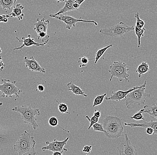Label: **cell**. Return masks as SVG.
Returning <instances> with one entry per match:
<instances>
[{
  "label": "cell",
  "instance_id": "cell-28",
  "mask_svg": "<svg viewBox=\"0 0 157 155\" xmlns=\"http://www.w3.org/2000/svg\"><path fill=\"white\" fill-rule=\"evenodd\" d=\"M89 61V60L87 57L84 55L81 56L78 58V63L79 64V67L82 68L83 67L86 66L88 65Z\"/></svg>",
  "mask_w": 157,
  "mask_h": 155
},
{
  "label": "cell",
  "instance_id": "cell-40",
  "mask_svg": "<svg viewBox=\"0 0 157 155\" xmlns=\"http://www.w3.org/2000/svg\"><path fill=\"white\" fill-rule=\"evenodd\" d=\"M52 155H63L62 153H60V152H54Z\"/></svg>",
  "mask_w": 157,
  "mask_h": 155
},
{
  "label": "cell",
  "instance_id": "cell-42",
  "mask_svg": "<svg viewBox=\"0 0 157 155\" xmlns=\"http://www.w3.org/2000/svg\"><path fill=\"white\" fill-rule=\"evenodd\" d=\"M2 49L1 48H0V54L2 53Z\"/></svg>",
  "mask_w": 157,
  "mask_h": 155
},
{
  "label": "cell",
  "instance_id": "cell-35",
  "mask_svg": "<svg viewBox=\"0 0 157 155\" xmlns=\"http://www.w3.org/2000/svg\"><path fill=\"white\" fill-rule=\"evenodd\" d=\"M92 149V145H86V146H83V149H82V152L83 153H89L91 152Z\"/></svg>",
  "mask_w": 157,
  "mask_h": 155
},
{
  "label": "cell",
  "instance_id": "cell-3",
  "mask_svg": "<svg viewBox=\"0 0 157 155\" xmlns=\"http://www.w3.org/2000/svg\"><path fill=\"white\" fill-rule=\"evenodd\" d=\"M12 110L19 113L23 122L31 126L34 130L39 127L36 118V116L40 115L39 109L33 108L31 106H21L14 107Z\"/></svg>",
  "mask_w": 157,
  "mask_h": 155
},
{
  "label": "cell",
  "instance_id": "cell-39",
  "mask_svg": "<svg viewBox=\"0 0 157 155\" xmlns=\"http://www.w3.org/2000/svg\"><path fill=\"white\" fill-rule=\"evenodd\" d=\"M146 133H147L148 135H152L154 134V131L153 129L150 128V127H148V128H146Z\"/></svg>",
  "mask_w": 157,
  "mask_h": 155
},
{
  "label": "cell",
  "instance_id": "cell-38",
  "mask_svg": "<svg viewBox=\"0 0 157 155\" xmlns=\"http://www.w3.org/2000/svg\"><path fill=\"white\" fill-rule=\"evenodd\" d=\"M45 90V86L42 84H39L38 85L37 87V90L40 91V92H43Z\"/></svg>",
  "mask_w": 157,
  "mask_h": 155
},
{
  "label": "cell",
  "instance_id": "cell-33",
  "mask_svg": "<svg viewBox=\"0 0 157 155\" xmlns=\"http://www.w3.org/2000/svg\"><path fill=\"white\" fill-rule=\"evenodd\" d=\"M84 1V0H74L73 6L75 9L77 10Z\"/></svg>",
  "mask_w": 157,
  "mask_h": 155
},
{
  "label": "cell",
  "instance_id": "cell-10",
  "mask_svg": "<svg viewBox=\"0 0 157 155\" xmlns=\"http://www.w3.org/2000/svg\"><path fill=\"white\" fill-rule=\"evenodd\" d=\"M69 139V137H67L63 141H58L56 139H55L53 141H46V146L42 147V150L43 151L48 150L52 152H60L63 153L64 152L67 151V149L64 148V146L66 145Z\"/></svg>",
  "mask_w": 157,
  "mask_h": 155
},
{
  "label": "cell",
  "instance_id": "cell-24",
  "mask_svg": "<svg viewBox=\"0 0 157 155\" xmlns=\"http://www.w3.org/2000/svg\"><path fill=\"white\" fill-rule=\"evenodd\" d=\"M56 102L59 104L58 108L59 111L62 114H70V113L69 112L68 106L66 104L64 103H59L56 100Z\"/></svg>",
  "mask_w": 157,
  "mask_h": 155
},
{
  "label": "cell",
  "instance_id": "cell-43",
  "mask_svg": "<svg viewBox=\"0 0 157 155\" xmlns=\"http://www.w3.org/2000/svg\"><path fill=\"white\" fill-rule=\"evenodd\" d=\"M89 155L87 154V155Z\"/></svg>",
  "mask_w": 157,
  "mask_h": 155
},
{
  "label": "cell",
  "instance_id": "cell-1",
  "mask_svg": "<svg viewBox=\"0 0 157 155\" xmlns=\"http://www.w3.org/2000/svg\"><path fill=\"white\" fill-rule=\"evenodd\" d=\"M36 142L34 136L25 130L13 146V150L18 155H35Z\"/></svg>",
  "mask_w": 157,
  "mask_h": 155
},
{
  "label": "cell",
  "instance_id": "cell-6",
  "mask_svg": "<svg viewBox=\"0 0 157 155\" xmlns=\"http://www.w3.org/2000/svg\"><path fill=\"white\" fill-rule=\"evenodd\" d=\"M134 30V26H129L125 23L121 21L109 28H103L99 32L103 35L112 37H120L124 36L130 31Z\"/></svg>",
  "mask_w": 157,
  "mask_h": 155
},
{
  "label": "cell",
  "instance_id": "cell-23",
  "mask_svg": "<svg viewBox=\"0 0 157 155\" xmlns=\"http://www.w3.org/2000/svg\"><path fill=\"white\" fill-rule=\"evenodd\" d=\"M134 30H135V34L137 36V40H138V48H139L141 45V38L144 36V32L146 31V29L145 28H143L142 29H139L135 26L134 27Z\"/></svg>",
  "mask_w": 157,
  "mask_h": 155
},
{
  "label": "cell",
  "instance_id": "cell-13",
  "mask_svg": "<svg viewBox=\"0 0 157 155\" xmlns=\"http://www.w3.org/2000/svg\"><path fill=\"white\" fill-rule=\"evenodd\" d=\"M24 62L25 67L33 72H40L43 73L46 72L45 68L40 66L33 56L30 57L29 59L25 56Z\"/></svg>",
  "mask_w": 157,
  "mask_h": 155
},
{
  "label": "cell",
  "instance_id": "cell-7",
  "mask_svg": "<svg viewBox=\"0 0 157 155\" xmlns=\"http://www.w3.org/2000/svg\"><path fill=\"white\" fill-rule=\"evenodd\" d=\"M2 84L0 85V97L11 98L13 95L17 98H19V95L22 93V90L16 86V81H11L9 79H2Z\"/></svg>",
  "mask_w": 157,
  "mask_h": 155
},
{
  "label": "cell",
  "instance_id": "cell-17",
  "mask_svg": "<svg viewBox=\"0 0 157 155\" xmlns=\"http://www.w3.org/2000/svg\"><path fill=\"white\" fill-rule=\"evenodd\" d=\"M65 2L64 6L61 9L58 11L57 13L55 14H50L49 16L50 17H54L59 15V14H63L65 13L71 11L76 10L73 7V3L74 0H69V1H64Z\"/></svg>",
  "mask_w": 157,
  "mask_h": 155
},
{
  "label": "cell",
  "instance_id": "cell-8",
  "mask_svg": "<svg viewBox=\"0 0 157 155\" xmlns=\"http://www.w3.org/2000/svg\"><path fill=\"white\" fill-rule=\"evenodd\" d=\"M124 141L117 147L119 155H139L137 148L132 145L127 134H125Z\"/></svg>",
  "mask_w": 157,
  "mask_h": 155
},
{
  "label": "cell",
  "instance_id": "cell-4",
  "mask_svg": "<svg viewBox=\"0 0 157 155\" xmlns=\"http://www.w3.org/2000/svg\"><path fill=\"white\" fill-rule=\"evenodd\" d=\"M146 86L131 91L125 97V103L128 109H132L137 106L145 103L146 100L151 97V95L146 93Z\"/></svg>",
  "mask_w": 157,
  "mask_h": 155
},
{
  "label": "cell",
  "instance_id": "cell-34",
  "mask_svg": "<svg viewBox=\"0 0 157 155\" xmlns=\"http://www.w3.org/2000/svg\"><path fill=\"white\" fill-rule=\"evenodd\" d=\"M10 17L9 14H3L0 15V22H5L6 23L8 21V18Z\"/></svg>",
  "mask_w": 157,
  "mask_h": 155
},
{
  "label": "cell",
  "instance_id": "cell-14",
  "mask_svg": "<svg viewBox=\"0 0 157 155\" xmlns=\"http://www.w3.org/2000/svg\"><path fill=\"white\" fill-rule=\"evenodd\" d=\"M124 125L128 126L131 128L134 127H143V128H152L154 130V132L153 135H157V121L151 120L150 122H144L142 123H136V122H124Z\"/></svg>",
  "mask_w": 157,
  "mask_h": 155
},
{
  "label": "cell",
  "instance_id": "cell-5",
  "mask_svg": "<svg viewBox=\"0 0 157 155\" xmlns=\"http://www.w3.org/2000/svg\"><path fill=\"white\" fill-rule=\"evenodd\" d=\"M129 69L128 68L127 64L121 61H116L113 62L110 66L109 72L110 75L109 81H111L113 77H117L120 82H122L123 80L126 82H129L128 73Z\"/></svg>",
  "mask_w": 157,
  "mask_h": 155
},
{
  "label": "cell",
  "instance_id": "cell-12",
  "mask_svg": "<svg viewBox=\"0 0 157 155\" xmlns=\"http://www.w3.org/2000/svg\"><path fill=\"white\" fill-rule=\"evenodd\" d=\"M16 35V39L19 42H22L23 44L20 46V47H17V48H14L13 50H21L24 47H30L31 46H34L36 47H43L47 45L44 43H36L34 41V38H32L31 35H28L27 38L23 37L21 40H20L18 38L17 32V30L15 31Z\"/></svg>",
  "mask_w": 157,
  "mask_h": 155
},
{
  "label": "cell",
  "instance_id": "cell-31",
  "mask_svg": "<svg viewBox=\"0 0 157 155\" xmlns=\"http://www.w3.org/2000/svg\"><path fill=\"white\" fill-rule=\"evenodd\" d=\"M130 118L135 120H144L145 119L142 113L139 111L136 112L132 116L130 117Z\"/></svg>",
  "mask_w": 157,
  "mask_h": 155
},
{
  "label": "cell",
  "instance_id": "cell-11",
  "mask_svg": "<svg viewBox=\"0 0 157 155\" xmlns=\"http://www.w3.org/2000/svg\"><path fill=\"white\" fill-rule=\"evenodd\" d=\"M147 81L145 80L144 83L142 85H136L132 88H130L126 91H122V90H118L117 91H113L112 95L109 97H106L105 99L109 101H114L116 102L121 101V100L125 99V97L129 93L133 90L141 88L143 86H147Z\"/></svg>",
  "mask_w": 157,
  "mask_h": 155
},
{
  "label": "cell",
  "instance_id": "cell-9",
  "mask_svg": "<svg viewBox=\"0 0 157 155\" xmlns=\"http://www.w3.org/2000/svg\"><path fill=\"white\" fill-rule=\"evenodd\" d=\"M53 18L63 21L64 23H65L66 25V28L69 30H71L72 27H75L76 23L78 22L93 23L96 26H98V22H96L95 21L83 20L81 18V17L79 19H77L73 17L67 15H63V14H59L56 16L54 17Z\"/></svg>",
  "mask_w": 157,
  "mask_h": 155
},
{
  "label": "cell",
  "instance_id": "cell-27",
  "mask_svg": "<svg viewBox=\"0 0 157 155\" xmlns=\"http://www.w3.org/2000/svg\"><path fill=\"white\" fill-rule=\"evenodd\" d=\"M50 36L47 32H42L38 34V40H42V42L44 44H47L49 42Z\"/></svg>",
  "mask_w": 157,
  "mask_h": 155
},
{
  "label": "cell",
  "instance_id": "cell-18",
  "mask_svg": "<svg viewBox=\"0 0 157 155\" xmlns=\"http://www.w3.org/2000/svg\"><path fill=\"white\" fill-rule=\"evenodd\" d=\"M24 7L21 4H17L13 7L12 12L9 14L10 17H16L18 20L23 19L24 17V14L22 12Z\"/></svg>",
  "mask_w": 157,
  "mask_h": 155
},
{
  "label": "cell",
  "instance_id": "cell-30",
  "mask_svg": "<svg viewBox=\"0 0 157 155\" xmlns=\"http://www.w3.org/2000/svg\"><path fill=\"white\" fill-rule=\"evenodd\" d=\"M93 130L95 131H98V132H102L103 133H105V131L104 130L103 127V124L101 123H95L92 126Z\"/></svg>",
  "mask_w": 157,
  "mask_h": 155
},
{
  "label": "cell",
  "instance_id": "cell-41",
  "mask_svg": "<svg viewBox=\"0 0 157 155\" xmlns=\"http://www.w3.org/2000/svg\"><path fill=\"white\" fill-rule=\"evenodd\" d=\"M3 105V103L2 102H0V106H2Z\"/></svg>",
  "mask_w": 157,
  "mask_h": 155
},
{
  "label": "cell",
  "instance_id": "cell-16",
  "mask_svg": "<svg viewBox=\"0 0 157 155\" xmlns=\"http://www.w3.org/2000/svg\"><path fill=\"white\" fill-rule=\"evenodd\" d=\"M139 111L142 113L147 114L151 118H155L157 121V103L145 106Z\"/></svg>",
  "mask_w": 157,
  "mask_h": 155
},
{
  "label": "cell",
  "instance_id": "cell-36",
  "mask_svg": "<svg viewBox=\"0 0 157 155\" xmlns=\"http://www.w3.org/2000/svg\"><path fill=\"white\" fill-rule=\"evenodd\" d=\"M5 67L4 63L3 61L2 58L0 56V72L2 71Z\"/></svg>",
  "mask_w": 157,
  "mask_h": 155
},
{
  "label": "cell",
  "instance_id": "cell-25",
  "mask_svg": "<svg viewBox=\"0 0 157 155\" xmlns=\"http://www.w3.org/2000/svg\"><path fill=\"white\" fill-rule=\"evenodd\" d=\"M107 94H105L103 95H98L95 98L93 103V107H97V106L100 105L102 103L103 101H104V99H105V97L106 96Z\"/></svg>",
  "mask_w": 157,
  "mask_h": 155
},
{
  "label": "cell",
  "instance_id": "cell-21",
  "mask_svg": "<svg viewBox=\"0 0 157 155\" xmlns=\"http://www.w3.org/2000/svg\"><path fill=\"white\" fill-rule=\"evenodd\" d=\"M16 0H0V7L6 12L16 3Z\"/></svg>",
  "mask_w": 157,
  "mask_h": 155
},
{
  "label": "cell",
  "instance_id": "cell-32",
  "mask_svg": "<svg viewBox=\"0 0 157 155\" xmlns=\"http://www.w3.org/2000/svg\"><path fill=\"white\" fill-rule=\"evenodd\" d=\"M48 122L49 125L51 126L55 127L58 126L59 121L57 118L56 117H52L49 119Z\"/></svg>",
  "mask_w": 157,
  "mask_h": 155
},
{
  "label": "cell",
  "instance_id": "cell-20",
  "mask_svg": "<svg viewBox=\"0 0 157 155\" xmlns=\"http://www.w3.org/2000/svg\"><path fill=\"white\" fill-rule=\"evenodd\" d=\"M150 71V67L149 64L146 61L142 62L137 67L136 72L138 73V76L139 78L144 75L145 73H147Z\"/></svg>",
  "mask_w": 157,
  "mask_h": 155
},
{
  "label": "cell",
  "instance_id": "cell-2",
  "mask_svg": "<svg viewBox=\"0 0 157 155\" xmlns=\"http://www.w3.org/2000/svg\"><path fill=\"white\" fill-rule=\"evenodd\" d=\"M103 127L105 135L110 139H117L122 136L124 132L121 118L116 116L107 115L103 119Z\"/></svg>",
  "mask_w": 157,
  "mask_h": 155
},
{
  "label": "cell",
  "instance_id": "cell-26",
  "mask_svg": "<svg viewBox=\"0 0 157 155\" xmlns=\"http://www.w3.org/2000/svg\"><path fill=\"white\" fill-rule=\"evenodd\" d=\"M135 17L136 19V24L135 26L137 28L139 29H142L144 28V25H145V21L142 20L140 17V14L139 13L137 12L135 14Z\"/></svg>",
  "mask_w": 157,
  "mask_h": 155
},
{
  "label": "cell",
  "instance_id": "cell-22",
  "mask_svg": "<svg viewBox=\"0 0 157 155\" xmlns=\"http://www.w3.org/2000/svg\"><path fill=\"white\" fill-rule=\"evenodd\" d=\"M113 45H110L106 46V47H104V48H102L98 50V52H97L96 53V57H95V61H94L95 64H96L98 63V60L104 55L106 51L108 49L111 48V47H113Z\"/></svg>",
  "mask_w": 157,
  "mask_h": 155
},
{
  "label": "cell",
  "instance_id": "cell-15",
  "mask_svg": "<svg viewBox=\"0 0 157 155\" xmlns=\"http://www.w3.org/2000/svg\"><path fill=\"white\" fill-rule=\"evenodd\" d=\"M50 23V20L45 19V18L39 19L37 18V22L34 24V30L37 34L42 32H47L48 31V25Z\"/></svg>",
  "mask_w": 157,
  "mask_h": 155
},
{
  "label": "cell",
  "instance_id": "cell-19",
  "mask_svg": "<svg viewBox=\"0 0 157 155\" xmlns=\"http://www.w3.org/2000/svg\"><path fill=\"white\" fill-rule=\"evenodd\" d=\"M67 87L69 90H70L73 94L76 95H82L84 97H87L88 95H86L85 92L80 87L75 85L72 83V81H71L67 84Z\"/></svg>",
  "mask_w": 157,
  "mask_h": 155
},
{
  "label": "cell",
  "instance_id": "cell-37",
  "mask_svg": "<svg viewBox=\"0 0 157 155\" xmlns=\"http://www.w3.org/2000/svg\"><path fill=\"white\" fill-rule=\"evenodd\" d=\"M101 110L99 109L98 110H95L94 112V115L95 117L97 118H99L101 117Z\"/></svg>",
  "mask_w": 157,
  "mask_h": 155
},
{
  "label": "cell",
  "instance_id": "cell-29",
  "mask_svg": "<svg viewBox=\"0 0 157 155\" xmlns=\"http://www.w3.org/2000/svg\"><path fill=\"white\" fill-rule=\"evenodd\" d=\"M85 118L88 119V121L89 122V123H90V124H89V126L88 127V130H90V128L92 127V126L94 124H95V123L98 122V121H99V118H97L94 116H93L92 117L90 118L88 116L86 115L85 116Z\"/></svg>",
  "mask_w": 157,
  "mask_h": 155
}]
</instances>
